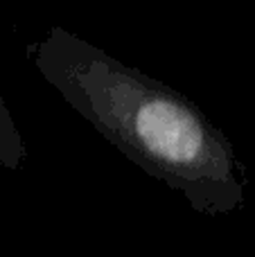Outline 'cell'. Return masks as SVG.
Listing matches in <instances>:
<instances>
[{"instance_id": "6da1fadb", "label": "cell", "mask_w": 255, "mask_h": 257, "mask_svg": "<svg viewBox=\"0 0 255 257\" xmlns=\"http://www.w3.org/2000/svg\"><path fill=\"white\" fill-rule=\"evenodd\" d=\"M140 140L152 154L170 163H194L203 151V131L185 108L154 99L136 117Z\"/></svg>"}]
</instances>
